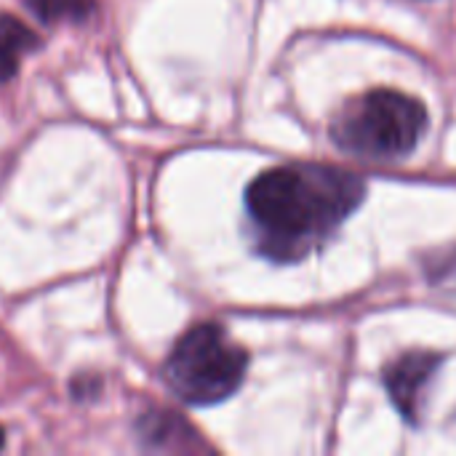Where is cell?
<instances>
[{
	"instance_id": "1",
	"label": "cell",
	"mask_w": 456,
	"mask_h": 456,
	"mask_svg": "<svg viewBox=\"0 0 456 456\" xmlns=\"http://www.w3.org/2000/svg\"><path fill=\"white\" fill-rule=\"evenodd\" d=\"M363 195V182L342 168L297 163L259 174L246 190V211L262 254L294 262L326 240Z\"/></svg>"
},
{
	"instance_id": "5",
	"label": "cell",
	"mask_w": 456,
	"mask_h": 456,
	"mask_svg": "<svg viewBox=\"0 0 456 456\" xmlns=\"http://www.w3.org/2000/svg\"><path fill=\"white\" fill-rule=\"evenodd\" d=\"M40 45L37 35L11 13H0V80L19 72L21 59Z\"/></svg>"
},
{
	"instance_id": "7",
	"label": "cell",
	"mask_w": 456,
	"mask_h": 456,
	"mask_svg": "<svg viewBox=\"0 0 456 456\" xmlns=\"http://www.w3.org/2000/svg\"><path fill=\"white\" fill-rule=\"evenodd\" d=\"M0 446H3V430H0Z\"/></svg>"
},
{
	"instance_id": "4",
	"label": "cell",
	"mask_w": 456,
	"mask_h": 456,
	"mask_svg": "<svg viewBox=\"0 0 456 456\" xmlns=\"http://www.w3.org/2000/svg\"><path fill=\"white\" fill-rule=\"evenodd\" d=\"M438 363L441 358L436 353H406L387 366L385 371L387 393L409 422H417L422 417V403Z\"/></svg>"
},
{
	"instance_id": "3",
	"label": "cell",
	"mask_w": 456,
	"mask_h": 456,
	"mask_svg": "<svg viewBox=\"0 0 456 456\" xmlns=\"http://www.w3.org/2000/svg\"><path fill=\"white\" fill-rule=\"evenodd\" d=\"M248 355L216 323L187 329L166 358L168 387L190 406H216L235 395L246 379Z\"/></svg>"
},
{
	"instance_id": "2",
	"label": "cell",
	"mask_w": 456,
	"mask_h": 456,
	"mask_svg": "<svg viewBox=\"0 0 456 456\" xmlns=\"http://www.w3.org/2000/svg\"><path fill=\"white\" fill-rule=\"evenodd\" d=\"M428 110L419 99L377 88L350 99L331 123V139L363 160H401L414 152L428 131Z\"/></svg>"
},
{
	"instance_id": "6",
	"label": "cell",
	"mask_w": 456,
	"mask_h": 456,
	"mask_svg": "<svg viewBox=\"0 0 456 456\" xmlns=\"http://www.w3.org/2000/svg\"><path fill=\"white\" fill-rule=\"evenodd\" d=\"M24 5L40 21H61V19H86L94 11V0H24Z\"/></svg>"
}]
</instances>
